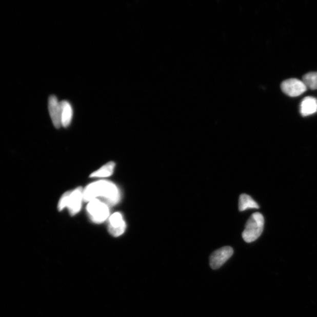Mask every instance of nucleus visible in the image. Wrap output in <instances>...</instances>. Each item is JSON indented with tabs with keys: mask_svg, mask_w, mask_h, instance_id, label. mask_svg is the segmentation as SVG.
<instances>
[{
	"mask_svg": "<svg viewBox=\"0 0 317 317\" xmlns=\"http://www.w3.org/2000/svg\"><path fill=\"white\" fill-rule=\"evenodd\" d=\"M127 229V224L124 221L123 215L120 212H116L108 219V231L113 236L119 237L123 235Z\"/></svg>",
	"mask_w": 317,
	"mask_h": 317,
	"instance_id": "0eeeda50",
	"label": "nucleus"
},
{
	"mask_svg": "<svg viewBox=\"0 0 317 317\" xmlns=\"http://www.w3.org/2000/svg\"><path fill=\"white\" fill-rule=\"evenodd\" d=\"M233 252L230 246L223 247L214 251L210 257L211 267L214 270L221 268L233 255Z\"/></svg>",
	"mask_w": 317,
	"mask_h": 317,
	"instance_id": "423d86ee",
	"label": "nucleus"
},
{
	"mask_svg": "<svg viewBox=\"0 0 317 317\" xmlns=\"http://www.w3.org/2000/svg\"><path fill=\"white\" fill-rule=\"evenodd\" d=\"M83 192L84 189L81 187H78L63 194L58 202V210L62 211L65 208H67L71 216L78 214L84 201Z\"/></svg>",
	"mask_w": 317,
	"mask_h": 317,
	"instance_id": "f03ea898",
	"label": "nucleus"
},
{
	"mask_svg": "<svg viewBox=\"0 0 317 317\" xmlns=\"http://www.w3.org/2000/svg\"><path fill=\"white\" fill-rule=\"evenodd\" d=\"M48 110L53 125L56 128L62 127V107L61 102L54 95H51L48 100Z\"/></svg>",
	"mask_w": 317,
	"mask_h": 317,
	"instance_id": "6e6552de",
	"label": "nucleus"
},
{
	"mask_svg": "<svg viewBox=\"0 0 317 317\" xmlns=\"http://www.w3.org/2000/svg\"><path fill=\"white\" fill-rule=\"evenodd\" d=\"M62 107V127L67 128L70 126L73 117V109L69 102L63 101L61 102Z\"/></svg>",
	"mask_w": 317,
	"mask_h": 317,
	"instance_id": "9d476101",
	"label": "nucleus"
},
{
	"mask_svg": "<svg viewBox=\"0 0 317 317\" xmlns=\"http://www.w3.org/2000/svg\"><path fill=\"white\" fill-rule=\"evenodd\" d=\"M300 108L301 115L304 117L314 114L317 112V99L312 96L304 97Z\"/></svg>",
	"mask_w": 317,
	"mask_h": 317,
	"instance_id": "1a4fd4ad",
	"label": "nucleus"
},
{
	"mask_svg": "<svg viewBox=\"0 0 317 317\" xmlns=\"http://www.w3.org/2000/svg\"><path fill=\"white\" fill-rule=\"evenodd\" d=\"M303 82L308 88L317 89V72H308L303 77Z\"/></svg>",
	"mask_w": 317,
	"mask_h": 317,
	"instance_id": "ddd939ff",
	"label": "nucleus"
},
{
	"mask_svg": "<svg viewBox=\"0 0 317 317\" xmlns=\"http://www.w3.org/2000/svg\"><path fill=\"white\" fill-rule=\"evenodd\" d=\"M264 219L260 213L251 215L246 223L245 229L242 233V237L246 243H250L256 241L263 233Z\"/></svg>",
	"mask_w": 317,
	"mask_h": 317,
	"instance_id": "7ed1b4c3",
	"label": "nucleus"
},
{
	"mask_svg": "<svg viewBox=\"0 0 317 317\" xmlns=\"http://www.w3.org/2000/svg\"><path fill=\"white\" fill-rule=\"evenodd\" d=\"M281 88L285 94L291 97L300 96L307 89L303 81L296 78L288 79L283 81L281 84Z\"/></svg>",
	"mask_w": 317,
	"mask_h": 317,
	"instance_id": "39448f33",
	"label": "nucleus"
},
{
	"mask_svg": "<svg viewBox=\"0 0 317 317\" xmlns=\"http://www.w3.org/2000/svg\"><path fill=\"white\" fill-rule=\"evenodd\" d=\"M115 167L114 162H109L96 171L91 173L90 177L105 178L111 176L114 172Z\"/></svg>",
	"mask_w": 317,
	"mask_h": 317,
	"instance_id": "f8f14e48",
	"label": "nucleus"
},
{
	"mask_svg": "<svg viewBox=\"0 0 317 317\" xmlns=\"http://www.w3.org/2000/svg\"><path fill=\"white\" fill-rule=\"evenodd\" d=\"M89 218L93 223L101 224L110 216V210L107 203L100 199H93L89 202L87 206Z\"/></svg>",
	"mask_w": 317,
	"mask_h": 317,
	"instance_id": "20e7f679",
	"label": "nucleus"
},
{
	"mask_svg": "<svg viewBox=\"0 0 317 317\" xmlns=\"http://www.w3.org/2000/svg\"><path fill=\"white\" fill-rule=\"evenodd\" d=\"M84 201L90 202L93 199H103L109 206H115L121 199L120 189L113 183L106 181H97L88 185L84 189Z\"/></svg>",
	"mask_w": 317,
	"mask_h": 317,
	"instance_id": "f257e3e1",
	"label": "nucleus"
},
{
	"mask_svg": "<svg viewBox=\"0 0 317 317\" xmlns=\"http://www.w3.org/2000/svg\"><path fill=\"white\" fill-rule=\"evenodd\" d=\"M249 209H259V206L249 195L242 194L239 197V209L243 211Z\"/></svg>",
	"mask_w": 317,
	"mask_h": 317,
	"instance_id": "9b49d317",
	"label": "nucleus"
}]
</instances>
